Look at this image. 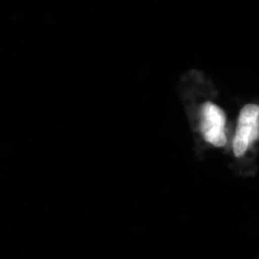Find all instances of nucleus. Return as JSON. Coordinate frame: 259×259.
Instances as JSON below:
<instances>
[{
    "label": "nucleus",
    "instance_id": "f03ea898",
    "mask_svg": "<svg viewBox=\"0 0 259 259\" xmlns=\"http://www.w3.org/2000/svg\"><path fill=\"white\" fill-rule=\"evenodd\" d=\"M259 140V105L249 103L240 110L232 132L228 155L232 169L241 174L243 163Z\"/></svg>",
    "mask_w": 259,
    "mask_h": 259
},
{
    "label": "nucleus",
    "instance_id": "f257e3e1",
    "mask_svg": "<svg viewBox=\"0 0 259 259\" xmlns=\"http://www.w3.org/2000/svg\"><path fill=\"white\" fill-rule=\"evenodd\" d=\"M196 154L199 158L210 149L229 153L232 133L228 127V117L216 102H201L196 110L194 120Z\"/></svg>",
    "mask_w": 259,
    "mask_h": 259
}]
</instances>
